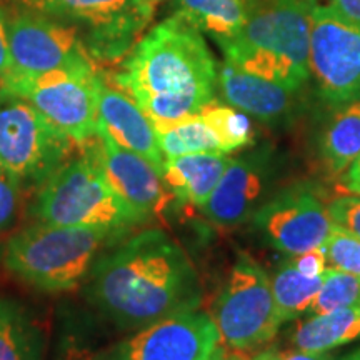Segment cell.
Returning <instances> with one entry per match:
<instances>
[{
  "label": "cell",
  "instance_id": "cell-1",
  "mask_svg": "<svg viewBox=\"0 0 360 360\" xmlns=\"http://www.w3.org/2000/svg\"><path fill=\"white\" fill-rule=\"evenodd\" d=\"M85 295L119 330L135 332L199 309L202 287L187 252L167 232L148 229L103 252L85 278Z\"/></svg>",
  "mask_w": 360,
  "mask_h": 360
},
{
  "label": "cell",
  "instance_id": "cell-2",
  "mask_svg": "<svg viewBox=\"0 0 360 360\" xmlns=\"http://www.w3.org/2000/svg\"><path fill=\"white\" fill-rule=\"evenodd\" d=\"M217 70L202 32L175 13L142 35L112 84L127 92L155 127L199 114L212 102Z\"/></svg>",
  "mask_w": 360,
  "mask_h": 360
},
{
  "label": "cell",
  "instance_id": "cell-3",
  "mask_svg": "<svg viewBox=\"0 0 360 360\" xmlns=\"http://www.w3.org/2000/svg\"><path fill=\"white\" fill-rule=\"evenodd\" d=\"M321 0H262L240 32L220 44L238 69L299 92L310 77V22Z\"/></svg>",
  "mask_w": 360,
  "mask_h": 360
},
{
  "label": "cell",
  "instance_id": "cell-4",
  "mask_svg": "<svg viewBox=\"0 0 360 360\" xmlns=\"http://www.w3.org/2000/svg\"><path fill=\"white\" fill-rule=\"evenodd\" d=\"M122 237L109 229L35 222L8 238L4 265L34 289L69 292L85 282L105 247Z\"/></svg>",
  "mask_w": 360,
  "mask_h": 360
},
{
  "label": "cell",
  "instance_id": "cell-5",
  "mask_svg": "<svg viewBox=\"0 0 360 360\" xmlns=\"http://www.w3.org/2000/svg\"><path fill=\"white\" fill-rule=\"evenodd\" d=\"M30 215L35 222L109 229L124 236L130 229L146 224L114 191L87 150L67 160L39 187Z\"/></svg>",
  "mask_w": 360,
  "mask_h": 360
},
{
  "label": "cell",
  "instance_id": "cell-6",
  "mask_svg": "<svg viewBox=\"0 0 360 360\" xmlns=\"http://www.w3.org/2000/svg\"><path fill=\"white\" fill-rule=\"evenodd\" d=\"M77 147L30 102L0 90V164L22 186L40 187Z\"/></svg>",
  "mask_w": 360,
  "mask_h": 360
},
{
  "label": "cell",
  "instance_id": "cell-7",
  "mask_svg": "<svg viewBox=\"0 0 360 360\" xmlns=\"http://www.w3.org/2000/svg\"><path fill=\"white\" fill-rule=\"evenodd\" d=\"M102 79L97 65L69 67L11 79L2 90L25 98L75 146L84 147L97 137Z\"/></svg>",
  "mask_w": 360,
  "mask_h": 360
},
{
  "label": "cell",
  "instance_id": "cell-8",
  "mask_svg": "<svg viewBox=\"0 0 360 360\" xmlns=\"http://www.w3.org/2000/svg\"><path fill=\"white\" fill-rule=\"evenodd\" d=\"M27 11L64 20L82 32L97 60L115 62L127 56L154 19L148 0H19Z\"/></svg>",
  "mask_w": 360,
  "mask_h": 360
},
{
  "label": "cell",
  "instance_id": "cell-9",
  "mask_svg": "<svg viewBox=\"0 0 360 360\" xmlns=\"http://www.w3.org/2000/svg\"><path fill=\"white\" fill-rule=\"evenodd\" d=\"M220 344L250 350L269 344L281 327L272 285L265 270L249 255H238L210 314Z\"/></svg>",
  "mask_w": 360,
  "mask_h": 360
},
{
  "label": "cell",
  "instance_id": "cell-10",
  "mask_svg": "<svg viewBox=\"0 0 360 360\" xmlns=\"http://www.w3.org/2000/svg\"><path fill=\"white\" fill-rule=\"evenodd\" d=\"M309 69L326 102L339 107L360 98V27L342 19L327 0L312 11Z\"/></svg>",
  "mask_w": 360,
  "mask_h": 360
},
{
  "label": "cell",
  "instance_id": "cell-11",
  "mask_svg": "<svg viewBox=\"0 0 360 360\" xmlns=\"http://www.w3.org/2000/svg\"><path fill=\"white\" fill-rule=\"evenodd\" d=\"M7 29L12 60L7 80L96 65L82 32L64 20L24 8L7 17Z\"/></svg>",
  "mask_w": 360,
  "mask_h": 360
},
{
  "label": "cell",
  "instance_id": "cell-12",
  "mask_svg": "<svg viewBox=\"0 0 360 360\" xmlns=\"http://www.w3.org/2000/svg\"><path fill=\"white\" fill-rule=\"evenodd\" d=\"M252 220L265 240L289 257L322 247L334 227L322 192L309 184L277 192Z\"/></svg>",
  "mask_w": 360,
  "mask_h": 360
},
{
  "label": "cell",
  "instance_id": "cell-13",
  "mask_svg": "<svg viewBox=\"0 0 360 360\" xmlns=\"http://www.w3.org/2000/svg\"><path fill=\"white\" fill-rule=\"evenodd\" d=\"M220 345L210 314L182 310L135 330L110 349L114 360H209Z\"/></svg>",
  "mask_w": 360,
  "mask_h": 360
},
{
  "label": "cell",
  "instance_id": "cell-14",
  "mask_svg": "<svg viewBox=\"0 0 360 360\" xmlns=\"http://www.w3.org/2000/svg\"><path fill=\"white\" fill-rule=\"evenodd\" d=\"M84 148L94 157L114 191L146 222L162 217L175 200L162 169L146 157L120 147L109 135L97 132V137Z\"/></svg>",
  "mask_w": 360,
  "mask_h": 360
},
{
  "label": "cell",
  "instance_id": "cell-15",
  "mask_svg": "<svg viewBox=\"0 0 360 360\" xmlns=\"http://www.w3.org/2000/svg\"><path fill=\"white\" fill-rule=\"evenodd\" d=\"M267 191V159L252 154L231 159L202 212L219 227H237L254 217Z\"/></svg>",
  "mask_w": 360,
  "mask_h": 360
},
{
  "label": "cell",
  "instance_id": "cell-16",
  "mask_svg": "<svg viewBox=\"0 0 360 360\" xmlns=\"http://www.w3.org/2000/svg\"><path fill=\"white\" fill-rule=\"evenodd\" d=\"M97 132L109 135L120 147L146 157L159 169L164 167L165 159L152 120L127 92L105 79L98 90Z\"/></svg>",
  "mask_w": 360,
  "mask_h": 360
},
{
  "label": "cell",
  "instance_id": "cell-17",
  "mask_svg": "<svg viewBox=\"0 0 360 360\" xmlns=\"http://www.w3.org/2000/svg\"><path fill=\"white\" fill-rule=\"evenodd\" d=\"M217 85L225 102L262 122H277L297 107V92L238 69L229 60L217 70Z\"/></svg>",
  "mask_w": 360,
  "mask_h": 360
},
{
  "label": "cell",
  "instance_id": "cell-18",
  "mask_svg": "<svg viewBox=\"0 0 360 360\" xmlns=\"http://www.w3.org/2000/svg\"><path fill=\"white\" fill-rule=\"evenodd\" d=\"M231 157L217 152H202L165 159L162 175L175 199L202 209L212 195Z\"/></svg>",
  "mask_w": 360,
  "mask_h": 360
},
{
  "label": "cell",
  "instance_id": "cell-19",
  "mask_svg": "<svg viewBox=\"0 0 360 360\" xmlns=\"http://www.w3.org/2000/svg\"><path fill=\"white\" fill-rule=\"evenodd\" d=\"M262 0H177V15L219 45L240 32Z\"/></svg>",
  "mask_w": 360,
  "mask_h": 360
},
{
  "label": "cell",
  "instance_id": "cell-20",
  "mask_svg": "<svg viewBox=\"0 0 360 360\" xmlns=\"http://www.w3.org/2000/svg\"><path fill=\"white\" fill-rule=\"evenodd\" d=\"M360 339V305L312 315L300 322L290 344L300 352H330Z\"/></svg>",
  "mask_w": 360,
  "mask_h": 360
},
{
  "label": "cell",
  "instance_id": "cell-21",
  "mask_svg": "<svg viewBox=\"0 0 360 360\" xmlns=\"http://www.w3.org/2000/svg\"><path fill=\"white\" fill-rule=\"evenodd\" d=\"M45 350L37 319L17 300L0 297V360H45Z\"/></svg>",
  "mask_w": 360,
  "mask_h": 360
},
{
  "label": "cell",
  "instance_id": "cell-22",
  "mask_svg": "<svg viewBox=\"0 0 360 360\" xmlns=\"http://www.w3.org/2000/svg\"><path fill=\"white\" fill-rule=\"evenodd\" d=\"M321 160L328 174H345L360 155V98L342 103L321 137Z\"/></svg>",
  "mask_w": 360,
  "mask_h": 360
},
{
  "label": "cell",
  "instance_id": "cell-23",
  "mask_svg": "<svg viewBox=\"0 0 360 360\" xmlns=\"http://www.w3.org/2000/svg\"><path fill=\"white\" fill-rule=\"evenodd\" d=\"M272 294L276 300L277 314L281 322H289L300 315L309 312L315 295L319 294L322 285L321 277H309L299 272L289 260L283 262L277 272L274 274Z\"/></svg>",
  "mask_w": 360,
  "mask_h": 360
},
{
  "label": "cell",
  "instance_id": "cell-24",
  "mask_svg": "<svg viewBox=\"0 0 360 360\" xmlns=\"http://www.w3.org/2000/svg\"><path fill=\"white\" fill-rule=\"evenodd\" d=\"M157 139L164 159L202 152H220V143L214 130L200 114L188 115L177 122L155 125Z\"/></svg>",
  "mask_w": 360,
  "mask_h": 360
},
{
  "label": "cell",
  "instance_id": "cell-25",
  "mask_svg": "<svg viewBox=\"0 0 360 360\" xmlns=\"http://www.w3.org/2000/svg\"><path fill=\"white\" fill-rule=\"evenodd\" d=\"M199 114L214 130L222 154L229 155L254 142V127H252L249 117L236 107L229 105V103L225 105L214 98Z\"/></svg>",
  "mask_w": 360,
  "mask_h": 360
},
{
  "label": "cell",
  "instance_id": "cell-26",
  "mask_svg": "<svg viewBox=\"0 0 360 360\" xmlns=\"http://www.w3.org/2000/svg\"><path fill=\"white\" fill-rule=\"evenodd\" d=\"M360 305V277L327 267L322 276V285L310 305V315Z\"/></svg>",
  "mask_w": 360,
  "mask_h": 360
},
{
  "label": "cell",
  "instance_id": "cell-27",
  "mask_svg": "<svg viewBox=\"0 0 360 360\" xmlns=\"http://www.w3.org/2000/svg\"><path fill=\"white\" fill-rule=\"evenodd\" d=\"M327 267L360 277V238L344 229L332 227L323 242Z\"/></svg>",
  "mask_w": 360,
  "mask_h": 360
},
{
  "label": "cell",
  "instance_id": "cell-28",
  "mask_svg": "<svg viewBox=\"0 0 360 360\" xmlns=\"http://www.w3.org/2000/svg\"><path fill=\"white\" fill-rule=\"evenodd\" d=\"M22 182L0 164V237L15 225L20 209Z\"/></svg>",
  "mask_w": 360,
  "mask_h": 360
},
{
  "label": "cell",
  "instance_id": "cell-29",
  "mask_svg": "<svg viewBox=\"0 0 360 360\" xmlns=\"http://www.w3.org/2000/svg\"><path fill=\"white\" fill-rule=\"evenodd\" d=\"M332 224L360 238V195H344L328 202Z\"/></svg>",
  "mask_w": 360,
  "mask_h": 360
},
{
  "label": "cell",
  "instance_id": "cell-30",
  "mask_svg": "<svg viewBox=\"0 0 360 360\" xmlns=\"http://www.w3.org/2000/svg\"><path fill=\"white\" fill-rule=\"evenodd\" d=\"M58 360H114V357L110 350L94 347L79 337H67L58 347Z\"/></svg>",
  "mask_w": 360,
  "mask_h": 360
},
{
  "label": "cell",
  "instance_id": "cell-31",
  "mask_svg": "<svg viewBox=\"0 0 360 360\" xmlns=\"http://www.w3.org/2000/svg\"><path fill=\"white\" fill-rule=\"evenodd\" d=\"M289 262L299 272L309 277H321L327 270V259L323 247H315V249H310L304 254L294 255V257L289 259Z\"/></svg>",
  "mask_w": 360,
  "mask_h": 360
},
{
  "label": "cell",
  "instance_id": "cell-32",
  "mask_svg": "<svg viewBox=\"0 0 360 360\" xmlns=\"http://www.w3.org/2000/svg\"><path fill=\"white\" fill-rule=\"evenodd\" d=\"M12 70L11 60V47H8V29H7V15L0 8V90L7 82L8 75Z\"/></svg>",
  "mask_w": 360,
  "mask_h": 360
},
{
  "label": "cell",
  "instance_id": "cell-33",
  "mask_svg": "<svg viewBox=\"0 0 360 360\" xmlns=\"http://www.w3.org/2000/svg\"><path fill=\"white\" fill-rule=\"evenodd\" d=\"M327 4L342 19L360 27V0H327Z\"/></svg>",
  "mask_w": 360,
  "mask_h": 360
},
{
  "label": "cell",
  "instance_id": "cell-34",
  "mask_svg": "<svg viewBox=\"0 0 360 360\" xmlns=\"http://www.w3.org/2000/svg\"><path fill=\"white\" fill-rule=\"evenodd\" d=\"M342 184L354 195H360V155L354 160V164L350 165L347 172H345Z\"/></svg>",
  "mask_w": 360,
  "mask_h": 360
},
{
  "label": "cell",
  "instance_id": "cell-35",
  "mask_svg": "<svg viewBox=\"0 0 360 360\" xmlns=\"http://www.w3.org/2000/svg\"><path fill=\"white\" fill-rule=\"evenodd\" d=\"M278 360H334V355L330 352H295L278 355Z\"/></svg>",
  "mask_w": 360,
  "mask_h": 360
},
{
  "label": "cell",
  "instance_id": "cell-36",
  "mask_svg": "<svg viewBox=\"0 0 360 360\" xmlns=\"http://www.w3.org/2000/svg\"><path fill=\"white\" fill-rule=\"evenodd\" d=\"M209 360H240L237 359L236 355L231 354V350H227V347L225 345L220 344L217 349H215V352L212 354V357H210Z\"/></svg>",
  "mask_w": 360,
  "mask_h": 360
},
{
  "label": "cell",
  "instance_id": "cell-37",
  "mask_svg": "<svg viewBox=\"0 0 360 360\" xmlns=\"http://www.w3.org/2000/svg\"><path fill=\"white\" fill-rule=\"evenodd\" d=\"M337 360H360V347L352 350V352L347 354V355H342V357L337 359Z\"/></svg>",
  "mask_w": 360,
  "mask_h": 360
},
{
  "label": "cell",
  "instance_id": "cell-38",
  "mask_svg": "<svg viewBox=\"0 0 360 360\" xmlns=\"http://www.w3.org/2000/svg\"><path fill=\"white\" fill-rule=\"evenodd\" d=\"M252 360H278V354H276V352H264V354H260L259 357H255V359H252Z\"/></svg>",
  "mask_w": 360,
  "mask_h": 360
},
{
  "label": "cell",
  "instance_id": "cell-39",
  "mask_svg": "<svg viewBox=\"0 0 360 360\" xmlns=\"http://www.w3.org/2000/svg\"><path fill=\"white\" fill-rule=\"evenodd\" d=\"M148 2L152 4V6H159V4H162V2H165V0H148Z\"/></svg>",
  "mask_w": 360,
  "mask_h": 360
}]
</instances>
